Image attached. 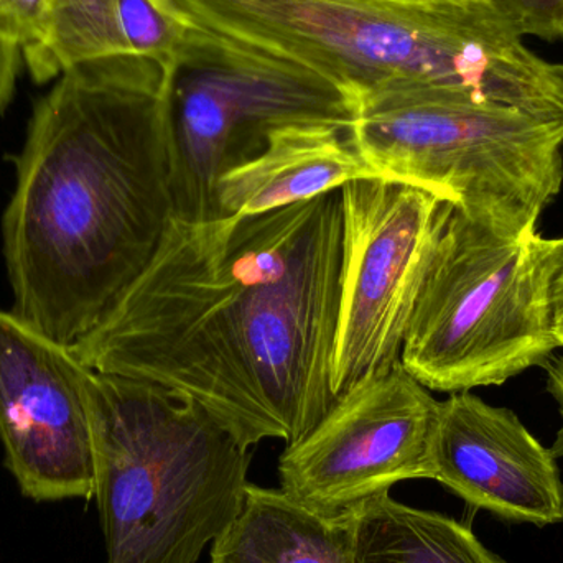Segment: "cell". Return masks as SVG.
Listing matches in <instances>:
<instances>
[{"label":"cell","mask_w":563,"mask_h":563,"mask_svg":"<svg viewBox=\"0 0 563 563\" xmlns=\"http://www.w3.org/2000/svg\"><path fill=\"white\" fill-rule=\"evenodd\" d=\"M174 217L167 71L78 63L33 109L2 220L12 311L75 350L154 256Z\"/></svg>","instance_id":"7a4b0ae2"},{"label":"cell","mask_w":563,"mask_h":563,"mask_svg":"<svg viewBox=\"0 0 563 563\" xmlns=\"http://www.w3.org/2000/svg\"><path fill=\"white\" fill-rule=\"evenodd\" d=\"M194 22L307 66L357 99L455 89L563 131V65L492 0H174Z\"/></svg>","instance_id":"3957f363"},{"label":"cell","mask_w":563,"mask_h":563,"mask_svg":"<svg viewBox=\"0 0 563 563\" xmlns=\"http://www.w3.org/2000/svg\"><path fill=\"white\" fill-rule=\"evenodd\" d=\"M340 191L251 217H172L154 256L75 347L89 369L167 387L244 446L287 445L331 409Z\"/></svg>","instance_id":"6da1fadb"},{"label":"cell","mask_w":563,"mask_h":563,"mask_svg":"<svg viewBox=\"0 0 563 563\" xmlns=\"http://www.w3.org/2000/svg\"><path fill=\"white\" fill-rule=\"evenodd\" d=\"M351 137L387 180L412 185L503 238L538 231L563 184V131L455 89L361 99Z\"/></svg>","instance_id":"5b68a950"},{"label":"cell","mask_w":563,"mask_h":563,"mask_svg":"<svg viewBox=\"0 0 563 563\" xmlns=\"http://www.w3.org/2000/svg\"><path fill=\"white\" fill-rule=\"evenodd\" d=\"M360 99L307 66L191 20L167 69L174 217L217 218L221 175L287 125L351 129Z\"/></svg>","instance_id":"52a82bcc"},{"label":"cell","mask_w":563,"mask_h":563,"mask_svg":"<svg viewBox=\"0 0 563 563\" xmlns=\"http://www.w3.org/2000/svg\"><path fill=\"white\" fill-rule=\"evenodd\" d=\"M340 195L334 399L399 366L413 307L453 211L435 195L387 178L351 181Z\"/></svg>","instance_id":"ba28073f"},{"label":"cell","mask_w":563,"mask_h":563,"mask_svg":"<svg viewBox=\"0 0 563 563\" xmlns=\"http://www.w3.org/2000/svg\"><path fill=\"white\" fill-rule=\"evenodd\" d=\"M20 52L0 38V112L5 111L15 92L19 76Z\"/></svg>","instance_id":"d6986e66"},{"label":"cell","mask_w":563,"mask_h":563,"mask_svg":"<svg viewBox=\"0 0 563 563\" xmlns=\"http://www.w3.org/2000/svg\"><path fill=\"white\" fill-rule=\"evenodd\" d=\"M440 402L402 363L334 400L323 419L285 446L280 488L324 516H341L407 479H433Z\"/></svg>","instance_id":"9c48e42d"},{"label":"cell","mask_w":563,"mask_h":563,"mask_svg":"<svg viewBox=\"0 0 563 563\" xmlns=\"http://www.w3.org/2000/svg\"><path fill=\"white\" fill-rule=\"evenodd\" d=\"M112 55H128L115 26L114 0H52L48 43L29 71L36 82H46L78 63Z\"/></svg>","instance_id":"9a60e30c"},{"label":"cell","mask_w":563,"mask_h":563,"mask_svg":"<svg viewBox=\"0 0 563 563\" xmlns=\"http://www.w3.org/2000/svg\"><path fill=\"white\" fill-rule=\"evenodd\" d=\"M354 563H508L470 526L387 495L356 509Z\"/></svg>","instance_id":"5bb4252c"},{"label":"cell","mask_w":563,"mask_h":563,"mask_svg":"<svg viewBox=\"0 0 563 563\" xmlns=\"http://www.w3.org/2000/svg\"><path fill=\"white\" fill-rule=\"evenodd\" d=\"M114 19L124 52L167 71L191 26L174 0H114Z\"/></svg>","instance_id":"2e32d148"},{"label":"cell","mask_w":563,"mask_h":563,"mask_svg":"<svg viewBox=\"0 0 563 563\" xmlns=\"http://www.w3.org/2000/svg\"><path fill=\"white\" fill-rule=\"evenodd\" d=\"M554 328L563 347V247L554 280Z\"/></svg>","instance_id":"44dd1931"},{"label":"cell","mask_w":563,"mask_h":563,"mask_svg":"<svg viewBox=\"0 0 563 563\" xmlns=\"http://www.w3.org/2000/svg\"><path fill=\"white\" fill-rule=\"evenodd\" d=\"M563 238H503L453 208L413 307L400 363L437 393L501 386L562 347L554 280Z\"/></svg>","instance_id":"8992f818"},{"label":"cell","mask_w":563,"mask_h":563,"mask_svg":"<svg viewBox=\"0 0 563 563\" xmlns=\"http://www.w3.org/2000/svg\"><path fill=\"white\" fill-rule=\"evenodd\" d=\"M432 465L433 479L473 508L539 528L563 521V482L551 449L512 410L472 390L440 402Z\"/></svg>","instance_id":"8fae6325"},{"label":"cell","mask_w":563,"mask_h":563,"mask_svg":"<svg viewBox=\"0 0 563 563\" xmlns=\"http://www.w3.org/2000/svg\"><path fill=\"white\" fill-rule=\"evenodd\" d=\"M367 178L383 177L357 151L351 129L287 125L271 135L257 157L221 175L217 218L271 213Z\"/></svg>","instance_id":"7c38bea8"},{"label":"cell","mask_w":563,"mask_h":563,"mask_svg":"<svg viewBox=\"0 0 563 563\" xmlns=\"http://www.w3.org/2000/svg\"><path fill=\"white\" fill-rule=\"evenodd\" d=\"M88 400L106 563H198L243 508L251 449L147 380L89 369Z\"/></svg>","instance_id":"277c9868"},{"label":"cell","mask_w":563,"mask_h":563,"mask_svg":"<svg viewBox=\"0 0 563 563\" xmlns=\"http://www.w3.org/2000/svg\"><path fill=\"white\" fill-rule=\"evenodd\" d=\"M356 511L324 516L279 488L247 485L211 563H354Z\"/></svg>","instance_id":"4fadbf2b"},{"label":"cell","mask_w":563,"mask_h":563,"mask_svg":"<svg viewBox=\"0 0 563 563\" xmlns=\"http://www.w3.org/2000/svg\"><path fill=\"white\" fill-rule=\"evenodd\" d=\"M544 367L548 371L549 394L558 400L562 417V427L558 432V439H555L551 452L555 459H563V353L559 356H552Z\"/></svg>","instance_id":"ffe728a7"},{"label":"cell","mask_w":563,"mask_h":563,"mask_svg":"<svg viewBox=\"0 0 563 563\" xmlns=\"http://www.w3.org/2000/svg\"><path fill=\"white\" fill-rule=\"evenodd\" d=\"M52 26V0H0V38L33 66L45 52Z\"/></svg>","instance_id":"e0dca14e"},{"label":"cell","mask_w":563,"mask_h":563,"mask_svg":"<svg viewBox=\"0 0 563 563\" xmlns=\"http://www.w3.org/2000/svg\"><path fill=\"white\" fill-rule=\"evenodd\" d=\"M88 371L75 351L0 310V442L30 501L95 498Z\"/></svg>","instance_id":"30bf717a"},{"label":"cell","mask_w":563,"mask_h":563,"mask_svg":"<svg viewBox=\"0 0 563 563\" xmlns=\"http://www.w3.org/2000/svg\"><path fill=\"white\" fill-rule=\"evenodd\" d=\"M496 9L526 38H563V0H492Z\"/></svg>","instance_id":"ac0fdd59"}]
</instances>
